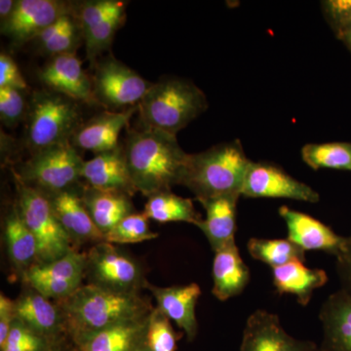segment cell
Wrapping results in <instances>:
<instances>
[{
  "mask_svg": "<svg viewBox=\"0 0 351 351\" xmlns=\"http://www.w3.org/2000/svg\"><path fill=\"white\" fill-rule=\"evenodd\" d=\"M123 149L138 193L149 197L182 184L189 154L175 135L143 125L128 133Z\"/></svg>",
  "mask_w": 351,
  "mask_h": 351,
  "instance_id": "cell-1",
  "label": "cell"
},
{
  "mask_svg": "<svg viewBox=\"0 0 351 351\" xmlns=\"http://www.w3.org/2000/svg\"><path fill=\"white\" fill-rule=\"evenodd\" d=\"M71 341L119 323L144 317L154 311L140 293H121L88 283L66 299L57 302Z\"/></svg>",
  "mask_w": 351,
  "mask_h": 351,
  "instance_id": "cell-2",
  "label": "cell"
},
{
  "mask_svg": "<svg viewBox=\"0 0 351 351\" xmlns=\"http://www.w3.org/2000/svg\"><path fill=\"white\" fill-rule=\"evenodd\" d=\"M250 162L239 140L214 145L189 154L181 184L193 191L199 202L218 196L241 195Z\"/></svg>",
  "mask_w": 351,
  "mask_h": 351,
  "instance_id": "cell-3",
  "label": "cell"
},
{
  "mask_svg": "<svg viewBox=\"0 0 351 351\" xmlns=\"http://www.w3.org/2000/svg\"><path fill=\"white\" fill-rule=\"evenodd\" d=\"M207 108L206 96L199 88L180 78L152 83L138 105L143 125L175 136Z\"/></svg>",
  "mask_w": 351,
  "mask_h": 351,
  "instance_id": "cell-4",
  "label": "cell"
},
{
  "mask_svg": "<svg viewBox=\"0 0 351 351\" xmlns=\"http://www.w3.org/2000/svg\"><path fill=\"white\" fill-rule=\"evenodd\" d=\"M27 113L25 138L32 154L71 142L82 126L77 101L50 90L34 92Z\"/></svg>",
  "mask_w": 351,
  "mask_h": 351,
  "instance_id": "cell-5",
  "label": "cell"
},
{
  "mask_svg": "<svg viewBox=\"0 0 351 351\" xmlns=\"http://www.w3.org/2000/svg\"><path fill=\"white\" fill-rule=\"evenodd\" d=\"M84 161L71 142L64 143L32 154L14 177L44 195L62 193L77 189Z\"/></svg>",
  "mask_w": 351,
  "mask_h": 351,
  "instance_id": "cell-6",
  "label": "cell"
},
{
  "mask_svg": "<svg viewBox=\"0 0 351 351\" xmlns=\"http://www.w3.org/2000/svg\"><path fill=\"white\" fill-rule=\"evenodd\" d=\"M14 179L17 189L16 205L38 241V263L53 262L73 250V242L55 216L47 196L18 178Z\"/></svg>",
  "mask_w": 351,
  "mask_h": 351,
  "instance_id": "cell-7",
  "label": "cell"
},
{
  "mask_svg": "<svg viewBox=\"0 0 351 351\" xmlns=\"http://www.w3.org/2000/svg\"><path fill=\"white\" fill-rule=\"evenodd\" d=\"M89 284L121 293H140L147 282L137 260L115 244H95L86 254Z\"/></svg>",
  "mask_w": 351,
  "mask_h": 351,
  "instance_id": "cell-8",
  "label": "cell"
},
{
  "mask_svg": "<svg viewBox=\"0 0 351 351\" xmlns=\"http://www.w3.org/2000/svg\"><path fill=\"white\" fill-rule=\"evenodd\" d=\"M92 84L97 104L110 110L137 107L152 85L114 57L97 64Z\"/></svg>",
  "mask_w": 351,
  "mask_h": 351,
  "instance_id": "cell-9",
  "label": "cell"
},
{
  "mask_svg": "<svg viewBox=\"0 0 351 351\" xmlns=\"http://www.w3.org/2000/svg\"><path fill=\"white\" fill-rule=\"evenodd\" d=\"M86 276V255L75 249L53 262L36 263L23 274V281L44 297L59 302L82 287Z\"/></svg>",
  "mask_w": 351,
  "mask_h": 351,
  "instance_id": "cell-10",
  "label": "cell"
},
{
  "mask_svg": "<svg viewBox=\"0 0 351 351\" xmlns=\"http://www.w3.org/2000/svg\"><path fill=\"white\" fill-rule=\"evenodd\" d=\"M73 4L59 0H18L11 17L1 24V32L15 45L36 40L39 34L64 15Z\"/></svg>",
  "mask_w": 351,
  "mask_h": 351,
  "instance_id": "cell-11",
  "label": "cell"
},
{
  "mask_svg": "<svg viewBox=\"0 0 351 351\" xmlns=\"http://www.w3.org/2000/svg\"><path fill=\"white\" fill-rule=\"evenodd\" d=\"M241 195L251 198H287L309 203L320 199L317 191L281 168L270 163L252 161L245 175Z\"/></svg>",
  "mask_w": 351,
  "mask_h": 351,
  "instance_id": "cell-12",
  "label": "cell"
},
{
  "mask_svg": "<svg viewBox=\"0 0 351 351\" xmlns=\"http://www.w3.org/2000/svg\"><path fill=\"white\" fill-rule=\"evenodd\" d=\"M240 351H320L313 341L290 336L279 316L258 309L247 319Z\"/></svg>",
  "mask_w": 351,
  "mask_h": 351,
  "instance_id": "cell-13",
  "label": "cell"
},
{
  "mask_svg": "<svg viewBox=\"0 0 351 351\" xmlns=\"http://www.w3.org/2000/svg\"><path fill=\"white\" fill-rule=\"evenodd\" d=\"M39 80L50 91L56 92L76 101L94 105L92 78L82 68L80 58L75 54L59 55L39 71Z\"/></svg>",
  "mask_w": 351,
  "mask_h": 351,
  "instance_id": "cell-14",
  "label": "cell"
},
{
  "mask_svg": "<svg viewBox=\"0 0 351 351\" xmlns=\"http://www.w3.org/2000/svg\"><path fill=\"white\" fill-rule=\"evenodd\" d=\"M279 215L287 225L288 239L304 251L326 252L337 258L345 249L348 237H339L318 219L287 206L281 207Z\"/></svg>",
  "mask_w": 351,
  "mask_h": 351,
  "instance_id": "cell-15",
  "label": "cell"
},
{
  "mask_svg": "<svg viewBox=\"0 0 351 351\" xmlns=\"http://www.w3.org/2000/svg\"><path fill=\"white\" fill-rule=\"evenodd\" d=\"M82 193V191H80ZM77 189L45 195L55 216L73 243H100L105 237L95 226Z\"/></svg>",
  "mask_w": 351,
  "mask_h": 351,
  "instance_id": "cell-16",
  "label": "cell"
},
{
  "mask_svg": "<svg viewBox=\"0 0 351 351\" xmlns=\"http://www.w3.org/2000/svg\"><path fill=\"white\" fill-rule=\"evenodd\" d=\"M82 180L88 186L99 191H117L129 196L138 193L129 173L123 145L84 161Z\"/></svg>",
  "mask_w": 351,
  "mask_h": 351,
  "instance_id": "cell-17",
  "label": "cell"
},
{
  "mask_svg": "<svg viewBox=\"0 0 351 351\" xmlns=\"http://www.w3.org/2000/svg\"><path fill=\"white\" fill-rule=\"evenodd\" d=\"M144 288L154 295L157 304L156 308L170 320L174 321L186 334L189 341H193L198 330L195 306L201 295L199 285L191 283L189 285L162 288L147 281Z\"/></svg>",
  "mask_w": 351,
  "mask_h": 351,
  "instance_id": "cell-18",
  "label": "cell"
},
{
  "mask_svg": "<svg viewBox=\"0 0 351 351\" xmlns=\"http://www.w3.org/2000/svg\"><path fill=\"white\" fill-rule=\"evenodd\" d=\"M137 110L138 106L121 112H106L96 115L82 124L71 138V145L94 152L95 156L117 149L120 145V133Z\"/></svg>",
  "mask_w": 351,
  "mask_h": 351,
  "instance_id": "cell-19",
  "label": "cell"
},
{
  "mask_svg": "<svg viewBox=\"0 0 351 351\" xmlns=\"http://www.w3.org/2000/svg\"><path fill=\"white\" fill-rule=\"evenodd\" d=\"M16 302L17 319L34 332L52 339L66 338L63 313L57 302L29 288Z\"/></svg>",
  "mask_w": 351,
  "mask_h": 351,
  "instance_id": "cell-20",
  "label": "cell"
},
{
  "mask_svg": "<svg viewBox=\"0 0 351 351\" xmlns=\"http://www.w3.org/2000/svg\"><path fill=\"white\" fill-rule=\"evenodd\" d=\"M151 313L76 339L73 345L77 351H137L145 343Z\"/></svg>",
  "mask_w": 351,
  "mask_h": 351,
  "instance_id": "cell-21",
  "label": "cell"
},
{
  "mask_svg": "<svg viewBox=\"0 0 351 351\" xmlns=\"http://www.w3.org/2000/svg\"><path fill=\"white\" fill-rule=\"evenodd\" d=\"M323 341L320 351H351V295L339 290L321 306Z\"/></svg>",
  "mask_w": 351,
  "mask_h": 351,
  "instance_id": "cell-22",
  "label": "cell"
},
{
  "mask_svg": "<svg viewBox=\"0 0 351 351\" xmlns=\"http://www.w3.org/2000/svg\"><path fill=\"white\" fill-rule=\"evenodd\" d=\"M239 195H230L200 201L206 218L196 225L204 233L214 252L235 242L237 208Z\"/></svg>",
  "mask_w": 351,
  "mask_h": 351,
  "instance_id": "cell-23",
  "label": "cell"
},
{
  "mask_svg": "<svg viewBox=\"0 0 351 351\" xmlns=\"http://www.w3.org/2000/svg\"><path fill=\"white\" fill-rule=\"evenodd\" d=\"M212 293L219 301L225 302L239 295L250 281V270L240 256L235 242L215 252Z\"/></svg>",
  "mask_w": 351,
  "mask_h": 351,
  "instance_id": "cell-24",
  "label": "cell"
},
{
  "mask_svg": "<svg viewBox=\"0 0 351 351\" xmlns=\"http://www.w3.org/2000/svg\"><path fill=\"white\" fill-rule=\"evenodd\" d=\"M80 195L95 226L104 237L120 221L135 213L131 196L125 193L99 191L86 186L82 189Z\"/></svg>",
  "mask_w": 351,
  "mask_h": 351,
  "instance_id": "cell-25",
  "label": "cell"
},
{
  "mask_svg": "<svg viewBox=\"0 0 351 351\" xmlns=\"http://www.w3.org/2000/svg\"><path fill=\"white\" fill-rule=\"evenodd\" d=\"M272 274L277 292L295 295L298 302L304 306L311 302L314 291L328 282L325 270L308 269L300 260L272 269Z\"/></svg>",
  "mask_w": 351,
  "mask_h": 351,
  "instance_id": "cell-26",
  "label": "cell"
},
{
  "mask_svg": "<svg viewBox=\"0 0 351 351\" xmlns=\"http://www.w3.org/2000/svg\"><path fill=\"white\" fill-rule=\"evenodd\" d=\"M4 239L8 257L21 276L38 263V245L34 233L25 225L17 205L5 219Z\"/></svg>",
  "mask_w": 351,
  "mask_h": 351,
  "instance_id": "cell-27",
  "label": "cell"
},
{
  "mask_svg": "<svg viewBox=\"0 0 351 351\" xmlns=\"http://www.w3.org/2000/svg\"><path fill=\"white\" fill-rule=\"evenodd\" d=\"M83 34L73 14L64 15L41 32L36 39L39 51L51 57L75 54Z\"/></svg>",
  "mask_w": 351,
  "mask_h": 351,
  "instance_id": "cell-28",
  "label": "cell"
},
{
  "mask_svg": "<svg viewBox=\"0 0 351 351\" xmlns=\"http://www.w3.org/2000/svg\"><path fill=\"white\" fill-rule=\"evenodd\" d=\"M144 214L149 219L160 223L186 221L196 226L202 219L193 201L176 195L171 191H164L147 197Z\"/></svg>",
  "mask_w": 351,
  "mask_h": 351,
  "instance_id": "cell-29",
  "label": "cell"
},
{
  "mask_svg": "<svg viewBox=\"0 0 351 351\" xmlns=\"http://www.w3.org/2000/svg\"><path fill=\"white\" fill-rule=\"evenodd\" d=\"M247 248L252 258L272 269L295 260L306 262V251L289 239H251Z\"/></svg>",
  "mask_w": 351,
  "mask_h": 351,
  "instance_id": "cell-30",
  "label": "cell"
},
{
  "mask_svg": "<svg viewBox=\"0 0 351 351\" xmlns=\"http://www.w3.org/2000/svg\"><path fill=\"white\" fill-rule=\"evenodd\" d=\"M302 157L313 170L324 168L351 172V143L307 144L302 149Z\"/></svg>",
  "mask_w": 351,
  "mask_h": 351,
  "instance_id": "cell-31",
  "label": "cell"
},
{
  "mask_svg": "<svg viewBox=\"0 0 351 351\" xmlns=\"http://www.w3.org/2000/svg\"><path fill=\"white\" fill-rule=\"evenodd\" d=\"M125 18L126 11H122L97 23L93 27L83 32L86 57L90 62H95L99 55L110 49L115 34L123 25Z\"/></svg>",
  "mask_w": 351,
  "mask_h": 351,
  "instance_id": "cell-32",
  "label": "cell"
},
{
  "mask_svg": "<svg viewBox=\"0 0 351 351\" xmlns=\"http://www.w3.org/2000/svg\"><path fill=\"white\" fill-rule=\"evenodd\" d=\"M149 218L144 213H133L120 221L106 233L105 241L112 244H135L156 239L158 233L152 232Z\"/></svg>",
  "mask_w": 351,
  "mask_h": 351,
  "instance_id": "cell-33",
  "label": "cell"
},
{
  "mask_svg": "<svg viewBox=\"0 0 351 351\" xmlns=\"http://www.w3.org/2000/svg\"><path fill=\"white\" fill-rule=\"evenodd\" d=\"M182 337L171 325L170 319L158 309L154 308L149 318L145 343L152 351H176Z\"/></svg>",
  "mask_w": 351,
  "mask_h": 351,
  "instance_id": "cell-34",
  "label": "cell"
},
{
  "mask_svg": "<svg viewBox=\"0 0 351 351\" xmlns=\"http://www.w3.org/2000/svg\"><path fill=\"white\" fill-rule=\"evenodd\" d=\"M63 339H52L44 337L27 327L22 321L16 319L0 351H48Z\"/></svg>",
  "mask_w": 351,
  "mask_h": 351,
  "instance_id": "cell-35",
  "label": "cell"
},
{
  "mask_svg": "<svg viewBox=\"0 0 351 351\" xmlns=\"http://www.w3.org/2000/svg\"><path fill=\"white\" fill-rule=\"evenodd\" d=\"M126 2L120 0H93L73 4V16L83 32L97 23L112 17L115 14L126 11Z\"/></svg>",
  "mask_w": 351,
  "mask_h": 351,
  "instance_id": "cell-36",
  "label": "cell"
},
{
  "mask_svg": "<svg viewBox=\"0 0 351 351\" xmlns=\"http://www.w3.org/2000/svg\"><path fill=\"white\" fill-rule=\"evenodd\" d=\"M25 92L16 88H0V119L4 125L13 128L25 119L29 112Z\"/></svg>",
  "mask_w": 351,
  "mask_h": 351,
  "instance_id": "cell-37",
  "label": "cell"
},
{
  "mask_svg": "<svg viewBox=\"0 0 351 351\" xmlns=\"http://www.w3.org/2000/svg\"><path fill=\"white\" fill-rule=\"evenodd\" d=\"M325 18L338 38L343 27L351 20V0H327L322 1Z\"/></svg>",
  "mask_w": 351,
  "mask_h": 351,
  "instance_id": "cell-38",
  "label": "cell"
},
{
  "mask_svg": "<svg viewBox=\"0 0 351 351\" xmlns=\"http://www.w3.org/2000/svg\"><path fill=\"white\" fill-rule=\"evenodd\" d=\"M2 87L16 88L25 91L29 88L17 64L5 53L0 55V88Z\"/></svg>",
  "mask_w": 351,
  "mask_h": 351,
  "instance_id": "cell-39",
  "label": "cell"
},
{
  "mask_svg": "<svg viewBox=\"0 0 351 351\" xmlns=\"http://www.w3.org/2000/svg\"><path fill=\"white\" fill-rule=\"evenodd\" d=\"M17 319L16 302L1 293L0 295V348L5 343L14 322Z\"/></svg>",
  "mask_w": 351,
  "mask_h": 351,
  "instance_id": "cell-40",
  "label": "cell"
},
{
  "mask_svg": "<svg viewBox=\"0 0 351 351\" xmlns=\"http://www.w3.org/2000/svg\"><path fill=\"white\" fill-rule=\"evenodd\" d=\"M336 258L341 290L351 295V237L346 239L345 249Z\"/></svg>",
  "mask_w": 351,
  "mask_h": 351,
  "instance_id": "cell-41",
  "label": "cell"
},
{
  "mask_svg": "<svg viewBox=\"0 0 351 351\" xmlns=\"http://www.w3.org/2000/svg\"><path fill=\"white\" fill-rule=\"evenodd\" d=\"M18 0H1L0 1V20L1 24H3L5 21L12 15L16 6H17Z\"/></svg>",
  "mask_w": 351,
  "mask_h": 351,
  "instance_id": "cell-42",
  "label": "cell"
},
{
  "mask_svg": "<svg viewBox=\"0 0 351 351\" xmlns=\"http://www.w3.org/2000/svg\"><path fill=\"white\" fill-rule=\"evenodd\" d=\"M48 351H77L73 341H66V338L58 341L56 345L52 346Z\"/></svg>",
  "mask_w": 351,
  "mask_h": 351,
  "instance_id": "cell-43",
  "label": "cell"
},
{
  "mask_svg": "<svg viewBox=\"0 0 351 351\" xmlns=\"http://www.w3.org/2000/svg\"><path fill=\"white\" fill-rule=\"evenodd\" d=\"M338 38L346 44V47L351 53V20L348 25L343 27V31L339 34Z\"/></svg>",
  "mask_w": 351,
  "mask_h": 351,
  "instance_id": "cell-44",
  "label": "cell"
},
{
  "mask_svg": "<svg viewBox=\"0 0 351 351\" xmlns=\"http://www.w3.org/2000/svg\"><path fill=\"white\" fill-rule=\"evenodd\" d=\"M137 351H152V350H149V348H147V343H145L144 345L141 346V348H138V350Z\"/></svg>",
  "mask_w": 351,
  "mask_h": 351,
  "instance_id": "cell-45",
  "label": "cell"
}]
</instances>
